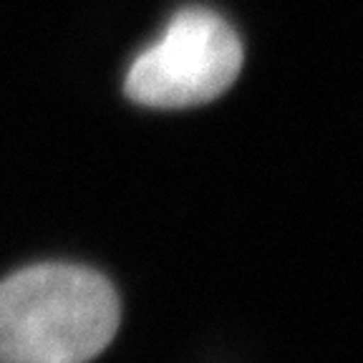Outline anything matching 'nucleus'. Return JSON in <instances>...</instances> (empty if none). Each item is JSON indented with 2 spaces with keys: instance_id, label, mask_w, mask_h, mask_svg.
Listing matches in <instances>:
<instances>
[{
  "instance_id": "2",
  "label": "nucleus",
  "mask_w": 363,
  "mask_h": 363,
  "mask_svg": "<svg viewBox=\"0 0 363 363\" xmlns=\"http://www.w3.org/2000/svg\"><path fill=\"white\" fill-rule=\"evenodd\" d=\"M242 56V40L225 18L187 8L131 63L126 96L152 108L199 106L235 84Z\"/></svg>"
},
{
  "instance_id": "1",
  "label": "nucleus",
  "mask_w": 363,
  "mask_h": 363,
  "mask_svg": "<svg viewBox=\"0 0 363 363\" xmlns=\"http://www.w3.org/2000/svg\"><path fill=\"white\" fill-rule=\"evenodd\" d=\"M119 298L79 265H33L0 283V363H89L119 328Z\"/></svg>"
}]
</instances>
